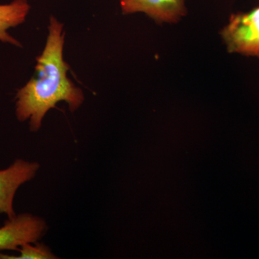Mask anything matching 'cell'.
I'll return each mask as SVG.
<instances>
[{
  "label": "cell",
  "mask_w": 259,
  "mask_h": 259,
  "mask_svg": "<svg viewBox=\"0 0 259 259\" xmlns=\"http://www.w3.org/2000/svg\"><path fill=\"white\" fill-rule=\"evenodd\" d=\"M185 0H120L124 14L146 13L157 21L175 22L185 14Z\"/></svg>",
  "instance_id": "5"
},
{
  "label": "cell",
  "mask_w": 259,
  "mask_h": 259,
  "mask_svg": "<svg viewBox=\"0 0 259 259\" xmlns=\"http://www.w3.org/2000/svg\"><path fill=\"white\" fill-rule=\"evenodd\" d=\"M222 34L231 52L259 58L258 8L232 15Z\"/></svg>",
  "instance_id": "2"
},
{
  "label": "cell",
  "mask_w": 259,
  "mask_h": 259,
  "mask_svg": "<svg viewBox=\"0 0 259 259\" xmlns=\"http://www.w3.org/2000/svg\"><path fill=\"white\" fill-rule=\"evenodd\" d=\"M62 30V24L51 17L47 45L37 58L35 74L17 94V117L22 122L30 119L32 131L40 128L44 116L58 102H67L74 112L83 101L82 91L66 76L69 66L63 59Z\"/></svg>",
  "instance_id": "1"
},
{
  "label": "cell",
  "mask_w": 259,
  "mask_h": 259,
  "mask_svg": "<svg viewBox=\"0 0 259 259\" xmlns=\"http://www.w3.org/2000/svg\"><path fill=\"white\" fill-rule=\"evenodd\" d=\"M46 229L42 218L30 214L15 215L0 228V250H19L25 243H36Z\"/></svg>",
  "instance_id": "3"
},
{
  "label": "cell",
  "mask_w": 259,
  "mask_h": 259,
  "mask_svg": "<svg viewBox=\"0 0 259 259\" xmlns=\"http://www.w3.org/2000/svg\"><path fill=\"white\" fill-rule=\"evenodd\" d=\"M30 8L27 0H15L9 5H0V40L2 41L21 47L20 42L10 36L7 30L23 23Z\"/></svg>",
  "instance_id": "6"
},
{
  "label": "cell",
  "mask_w": 259,
  "mask_h": 259,
  "mask_svg": "<svg viewBox=\"0 0 259 259\" xmlns=\"http://www.w3.org/2000/svg\"><path fill=\"white\" fill-rule=\"evenodd\" d=\"M39 168L40 165L36 162L18 159L6 169L0 171V213H5L9 219L16 215L13 200L17 190L31 180Z\"/></svg>",
  "instance_id": "4"
},
{
  "label": "cell",
  "mask_w": 259,
  "mask_h": 259,
  "mask_svg": "<svg viewBox=\"0 0 259 259\" xmlns=\"http://www.w3.org/2000/svg\"><path fill=\"white\" fill-rule=\"evenodd\" d=\"M20 255H10L0 253V259H54L57 257L51 253V250L44 244L35 246L25 243L20 247Z\"/></svg>",
  "instance_id": "7"
}]
</instances>
